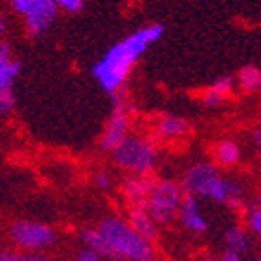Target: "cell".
Masks as SVG:
<instances>
[{
    "instance_id": "obj_1",
    "label": "cell",
    "mask_w": 261,
    "mask_h": 261,
    "mask_svg": "<svg viewBox=\"0 0 261 261\" xmlns=\"http://www.w3.org/2000/svg\"><path fill=\"white\" fill-rule=\"evenodd\" d=\"M163 35H165V28L161 24H152V26L141 28L139 31H135L112 46L92 70L100 88L110 95H115L122 84L126 83L132 68L141 59V55Z\"/></svg>"
},
{
    "instance_id": "obj_2",
    "label": "cell",
    "mask_w": 261,
    "mask_h": 261,
    "mask_svg": "<svg viewBox=\"0 0 261 261\" xmlns=\"http://www.w3.org/2000/svg\"><path fill=\"white\" fill-rule=\"evenodd\" d=\"M183 187L187 194L194 197H205L216 203L240 205L243 197V187L240 183L221 177L218 168L210 163H197L185 174Z\"/></svg>"
},
{
    "instance_id": "obj_3",
    "label": "cell",
    "mask_w": 261,
    "mask_h": 261,
    "mask_svg": "<svg viewBox=\"0 0 261 261\" xmlns=\"http://www.w3.org/2000/svg\"><path fill=\"white\" fill-rule=\"evenodd\" d=\"M100 236L105 238L112 252L117 259L130 261H152L153 248L152 243L144 241L137 232L130 226V223L121 218H106L100 221Z\"/></svg>"
},
{
    "instance_id": "obj_4",
    "label": "cell",
    "mask_w": 261,
    "mask_h": 261,
    "mask_svg": "<svg viewBox=\"0 0 261 261\" xmlns=\"http://www.w3.org/2000/svg\"><path fill=\"white\" fill-rule=\"evenodd\" d=\"M181 199H183V190L177 183L161 181L153 185L150 196L143 203V208L155 225H168L177 218Z\"/></svg>"
},
{
    "instance_id": "obj_5",
    "label": "cell",
    "mask_w": 261,
    "mask_h": 261,
    "mask_svg": "<svg viewBox=\"0 0 261 261\" xmlns=\"http://www.w3.org/2000/svg\"><path fill=\"white\" fill-rule=\"evenodd\" d=\"M113 153L117 165L135 175H146L157 159L153 144L137 135H126V139L113 150Z\"/></svg>"
},
{
    "instance_id": "obj_6",
    "label": "cell",
    "mask_w": 261,
    "mask_h": 261,
    "mask_svg": "<svg viewBox=\"0 0 261 261\" xmlns=\"http://www.w3.org/2000/svg\"><path fill=\"white\" fill-rule=\"evenodd\" d=\"M11 240L24 250L40 252L55 243L57 236L51 226L37 221H17L11 226Z\"/></svg>"
},
{
    "instance_id": "obj_7",
    "label": "cell",
    "mask_w": 261,
    "mask_h": 261,
    "mask_svg": "<svg viewBox=\"0 0 261 261\" xmlns=\"http://www.w3.org/2000/svg\"><path fill=\"white\" fill-rule=\"evenodd\" d=\"M22 62L13 61L8 42H0V115H8L15 106L13 84L20 75Z\"/></svg>"
},
{
    "instance_id": "obj_8",
    "label": "cell",
    "mask_w": 261,
    "mask_h": 261,
    "mask_svg": "<svg viewBox=\"0 0 261 261\" xmlns=\"http://www.w3.org/2000/svg\"><path fill=\"white\" fill-rule=\"evenodd\" d=\"M55 0H24L18 13L26 18L28 33L31 37H40L49 30L51 22L57 17Z\"/></svg>"
},
{
    "instance_id": "obj_9",
    "label": "cell",
    "mask_w": 261,
    "mask_h": 261,
    "mask_svg": "<svg viewBox=\"0 0 261 261\" xmlns=\"http://www.w3.org/2000/svg\"><path fill=\"white\" fill-rule=\"evenodd\" d=\"M128 135V115L124 105L121 100H117V105L113 108L112 115H110V121L106 124V130L102 134V139H100V148L102 150H115L122 141L126 139Z\"/></svg>"
},
{
    "instance_id": "obj_10",
    "label": "cell",
    "mask_w": 261,
    "mask_h": 261,
    "mask_svg": "<svg viewBox=\"0 0 261 261\" xmlns=\"http://www.w3.org/2000/svg\"><path fill=\"white\" fill-rule=\"evenodd\" d=\"M179 218L183 221V225L187 226L190 232H196L201 234L208 228V223H206L205 216L201 212L199 203H197V197L190 196V194H183V199H181V205H179Z\"/></svg>"
},
{
    "instance_id": "obj_11",
    "label": "cell",
    "mask_w": 261,
    "mask_h": 261,
    "mask_svg": "<svg viewBox=\"0 0 261 261\" xmlns=\"http://www.w3.org/2000/svg\"><path fill=\"white\" fill-rule=\"evenodd\" d=\"M153 181L148 179L146 175H139V177H130L126 179V183H124V196L135 203V205L143 206V203L146 201V197L150 196V192L153 188Z\"/></svg>"
},
{
    "instance_id": "obj_12",
    "label": "cell",
    "mask_w": 261,
    "mask_h": 261,
    "mask_svg": "<svg viewBox=\"0 0 261 261\" xmlns=\"http://www.w3.org/2000/svg\"><path fill=\"white\" fill-rule=\"evenodd\" d=\"M130 226L148 243H152L157 238V225L153 223V219L146 214V210L143 206H137L135 210H132Z\"/></svg>"
},
{
    "instance_id": "obj_13",
    "label": "cell",
    "mask_w": 261,
    "mask_h": 261,
    "mask_svg": "<svg viewBox=\"0 0 261 261\" xmlns=\"http://www.w3.org/2000/svg\"><path fill=\"white\" fill-rule=\"evenodd\" d=\"M81 240L84 241L86 248L93 250L99 257H108V259H117L115 254L112 252V248L108 247V243L105 241V238L100 236V232L97 228H83L81 232Z\"/></svg>"
},
{
    "instance_id": "obj_14",
    "label": "cell",
    "mask_w": 261,
    "mask_h": 261,
    "mask_svg": "<svg viewBox=\"0 0 261 261\" xmlns=\"http://www.w3.org/2000/svg\"><path fill=\"white\" fill-rule=\"evenodd\" d=\"M232 88H234V81H232L230 77L218 79V81L206 90L205 97H203V102H205L206 106H219L223 100L226 99V95L232 92Z\"/></svg>"
},
{
    "instance_id": "obj_15",
    "label": "cell",
    "mask_w": 261,
    "mask_h": 261,
    "mask_svg": "<svg viewBox=\"0 0 261 261\" xmlns=\"http://www.w3.org/2000/svg\"><path fill=\"white\" fill-rule=\"evenodd\" d=\"M157 132L161 137L166 139H177L181 135H185L188 132V122L181 117H163L157 124Z\"/></svg>"
},
{
    "instance_id": "obj_16",
    "label": "cell",
    "mask_w": 261,
    "mask_h": 261,
    "mask_svg": "<svg viewBox=\"0 0 261 261\" xmlns=\"http://www.w3.org/2000/svg\"><path fill=\"white\" fill-rule=\"evenodd\" d=\"M216 159H218L219 165H223V166L238 165L241 159L240 144H236L234 141H221V143L216 146Z\"/></svg>"
},
{
    "instance_id": "obj_17",
    "label": "cell",
    "mask_w": 261,
    "mask_h": 261,
    "mask_svg": "<svg viewBox=\"0 0 261 261\" xmlns=\"http://www.w3.org/2000/svg\"><path fill=\"white\" fill-rule=\"evenodd\" d=\"M225 241H226V247H228L226 250H232V252L240 254V256L248 252V247H250V238H248L247 232L243 228H240V226L230 228L228 234H226Z\"/></svg>"
},
{
    "instance_id": "obj_18",
    "label": "cell",
    "mask_w": 261,
    "mask_h": 261,
    "mask_svg": "<svg viewBox=\"0 0 261 261\" xmlns=\"http://www.w3.org/2000/svg\"><path fill=\"white\" fill-rule=\"evenodd\" d=\"M261 84V73L257 66L248 64L240 71V86L245 93H254Z\"/></svg>"
},
{
    "instance_id": "obj_19",
    "label": "cell",
    "mask_w": 261,
    "mask_h": 261,
    "mask_svg": "<svg viewBox=\"0 0 261 261\" xmlns=\"http://www.w3.org/2000/svg\"><path fill=\"white\" fill-rule=\"evenodd\" d=\"M247 226L248 230L254 232V234H261V210H259V205H252L250 208L247 210Z\"/></svg>"
},
{
    "instance_id": "obj_20",
    "label": "cell",
    "mask_w": 261,
    "mask_h": 261,
    "mask_svg": "<svg viewBox=\"0 0 261 261\" xmlns=\"http://www.w3.org/2000/svg\"><path fill=\"white\" fill-rule=\"evenodd\" d=\"M59 9H64L66 13H79L84 6V0H55Z\"/></svg>"
},
{
    "instance_id": "obj_21",
    "label": "cell",
    "mask_w": 261,
    "mask_h": 261,
    "mask_svg": "<svg viewBox=\"0 0 261 261\" xmlns=\"http://www.w3.org/2000/svg\"><path fill=\"white\" fill-rule=\"evenodd\" d=\"M0 261H30V257H28V254L24 256V254H15V252L2 250L0 252Z\"/></svg>"
},
{
    "instance_id": "obj_22",
    "label": "cell",
    "mask_w": 261,
    "mask_h": 261,
    "mask_svg": "<svg viewBox=\"0 0 261 261\" xmlns=\"http://www.w3.org/2000/svg\"><path fill=\"white\" fill-rule=\"evenodd\" d=\"M95 183H97V187L102 188V190H108V188L112 187V177H110V174H106V172H100V174H97Z\"/></svg>"
},
{
    "instance_id": "obj_23",
    "label": "cell",
    "mask_w": 261,
    "mask_h": 261,
    "mask_svg": "<svg viewBox=\"0 0 261 261\" xmlns=\"http://www.w3.org/2000/svg\"><path fill=\"white\" fill-rule=\"evenodd\" d=\"M75 261H100V257L97 256L93 250H90V248H84V250L79 252V256Z\"/></svg>"
},
{
    "instance_id": "obj_24",
    "label": "cell",
    "mask_w": 261,
    "mask_h": 261,
    "mask_svg": "<svg viewBox=\"0 0 261 261\" xmlns=\"http://www.w3.org/2000/svg\"><path fill=\"white\" fill-rule=\"evenodd\" d=\"M221 261H241V256L240 254L232 252V250H226V252L223 254Z\"/></svg>"
},
{
    "instance_id": "obj_25",
    "label": "cell",
    "mask_w": 261,
    "mask_h": 261,
    "mask_svg": "<svg viewBox=\"0 0 261 261\" xmlns=\"http://www.w3.org/2000/svg\"><path fill=\"white\" fill-rule=\"evenodd\" d=\"M28 257H30V261H49V257L42 256L40 252H31L28 254Z\"/></svg>"
},
{
    "instance_id": "obj_26",
    "label": "cell",
    "mask_w": 261,
    "mask_h": 261,
    "mask_svg": "<svg viewBox=\"0 0 261 261\" xmlns=\"http://www.w3.org/2000/svg\"><path fill=\"white\" fill-rule=\"evenodd\" d=\"M6 30H8V20H6L4 15H0V37L4 35Z\"/></svg>"
},
{
    "instance_id": "obj_27",
    "label": "cell",
    "mask_w": 261,
    "mask_h": 261,
    "mask_svg": "<svg viewBox=\"0 0 261 261\" xmlns=\"http://www.w3.org/2000/svg\"><path fill=\"white\" fill-rule=\"evenodd\" d=\"M259 130H256V144H259Z\"/></svg>"
},
{
    "instance_id": "obj_28",
    "label": "cell",
    "mask_w": 261,
    "mask_h": 261,
    "mask_svg": "<svg viewBox=\"0 0 261 261\" xmlns=\"http://www.w3.org/2000/svg\"><path fill=\"white\" fill-rule=\"evenodd\" d=\"M257 261H259V259H257Z\"/></svg>"
}]
</instances>
